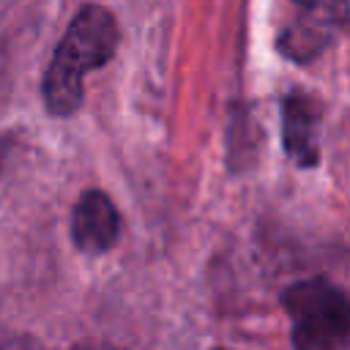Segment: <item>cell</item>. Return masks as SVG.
Listing matches in <instances>:
<instances>
[{
  "label": "cell",
  "instance_id": "1",
  "mask_svg": "<svg viewBox=\"0 0 350 350\" xmlns=\"http://www.w3.org/2000/svg\"><path fill=\"white\" fill-rule=\"evenodd\" d=\"M118 22L104 5H82L60 38L44 74V101L52 115H71L82 104V77L112 60Z\"/></svg>",
  "mask_w": 350,
  "mask_h": 350
},
{
  "label": "cell",
  "instance_id": "2",
  "mask_svg": "<svg viewBox=\"0 0 350 350\" xmlns=\"http://www.w3.org/2000/svg\"><path fill=\"white\" fill-rule=\"evenodd\" d=\"M284 309L293 317L295 350H347L350 312L339 287L325 279H306L284 290Z\"/></svg>",
  "mask_w": 350,
  "mask_h": 350
},
{
  "label": "cell",
  "instance_id": "3",
  "mask_svg": "<svg viewBox=\"0 0 350 350\" xmlns=\"http://www.w3.org/2000/svg\"><path fill=\"white\" fill-rule=\"evenodd\" d=\"M301 8V16L282 30L279 46L293 60H309L314 57L334 30L342 27L347 14V0H293Z\"/></svg>",
  "mask_w": 350,
  "mask_h": 350
},
{
  "label": "cell",
  "instance_id": "4",
  "mask_svg": "<svg viewBox=\"0 0 350 350\" xmlns=\"http://www.w3.org/2000/svg\"><path fill=\"white\" fill-rule=\"evenodd\" d=\"M320 118L323 107L309 93H290L282 101V137L284 150L298 167H314L320 159Z\"/></svg>",
  "mask_w": 350,
  "mask_h": 350
},
{
  "label": "cell",
  "instance_id": "5",
  "mask_svg": "<svg viewBox=\"0 0 350 350\" xmlns=\"http://www.w3.org/2000/svg\"><path fill=\"white\" fill-rule=\"evenodd\" d=\"M120 232V216L104 191H85L74 208L71 235L74 243L88 254H101L115 246Z\"/></svg>",
  "mask_w": 350,
  "mask_h": 350
},
{
  "label": "cell",
  "instance_id": "6",
  "mask_svg": "<svg viewBox=\"0 0 350 350\" xmlns=\"http://www.w3.org/2000/svg\"><path fill=\"white\" fill-rule=\"evenodd\" d=\"M0 350H44L33 336L0 325Z\"/></svg>",
  "mask_w": 350,
  "mask_h": 350
},
{
  "label": "cell",
  "instance_id": "7",
  "mask_svg": "<svg viewBox=\"0 0 350 350\" xmlns=\"http://www.w3.org/2000/svg\"><path fill=\"white\" fill-rule=\"evenodd\" d=\"M74 350H120V347L107 345V342H82V345H77Z\"/></svg>",
  "mask_w": 350,
  "mask_h": 350
}]
</instances>
